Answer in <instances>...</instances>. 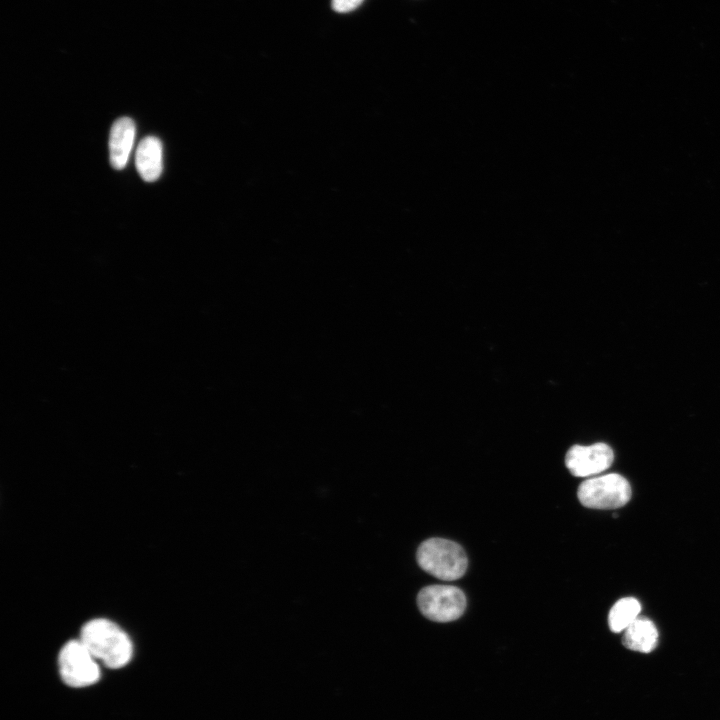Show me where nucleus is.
Segmentation results:
<instances>
[{"mask_svg": "<svg viewBox=\"0 0 720 720\" xmlns=\"http://www.w3.org/2000/svg\"><path fill=\"white\" fill-rule=\"evenodd\" d=\"M80 640L96 659L112 669L125 666L133 655L129 636L107 619L98 618L87 622L82 627Z\"/></svg>", "mask_w": 720, "mask_h": 720, "instance_id": "obj_1", "label": "nucleus"}, {"mask_svg": "<svg viewBox=\"0 0 720 720\" xmlns=\"http://www.w3.org/2000/svg\"><path fill=\"white\" fill-rule=\"evenodd\" d=\"M416 557L424 571L444 581L459 579L465 574L468 566L463 548L443 538H430L424 541L419 546Z\"/></svg>", "mask_w": 720, "mask_h": 720, "instance_id": "obj_2", "label": "nucleus"}, {"mask_svg": "<svg viewBox=\"0 0 720 720\" xmlns=\"http://www.w3.org/2000/svg\"><path fill=\"white\" fill-rule=\"evenodd\" d=\"M577 496L587 508L616 509L630 500L631 486L623 476L610 473L583 481Z\"/></svg>", "mask_w": 720, "mask_h": 720, "instance_id": "obj_3", "label": "nucleus"}, {"mask_svg": "<svg viewBox=\"0 0 720 720\" xmlns=\"http://www.w3.org/2000/svg\"><path fill=\"white\" fill-rule=\"evenodd\" d=\"M58 666L61 679L70 687H87L95 684L100 678L96 658L81 640H71L62 647Z\"/></svg>", "mask_w": 720, "mask_h": 720, "instance_id": "obj_4", "label": "nucleus"}, {"mask_svg": "<svg viewBox=\"0 0 720 720\" xmlns=\"http://www.w3.org/2000/svg\"><path fill=\"white\" fill-rule=\"evenodd\" d=\"M417 604L426 618L435 622H450L464 613L466 597L458 587L430 585L420 590Z\"/></svg>", "mask_w": 720, "mask_h": 720, "instance_id": "obj_5", "label": "nucleus"}, {"mask_svg": "<svg viewBox=\"0 0 720 720\" xmlns=\"http://www.w3.org/2000/svg\"><path fill=\"white\" fill-rule=\"evenodd\" d=\"M614 461L612 448L602 442L591 445H573L566 453L565 465L576 477L597 475L607 470Z\"/></svg>", "mask_w": 720, "mask_h": 720, "instance_id": "obj_6", "label": "nucleus"}, {"mask_svg": "<svg viewBox=\"0 0 720 720\" xmlns=\"http://www.w3.org/2000/svg\"><path fill=\"white\" fill-rule=\"evenodd\" d=\"M135 132V123L129 117H121L113 123L109 136V157L114 169L121 170L126 166Z\"/></svg>", "mask_w": 720, "mask_h": 720, "instance_id": "obj_7", "label": "nucleus"}, {"mask_svg": "<svg viewBox=\"0 0 720 720\" xmlns=\"http://www.w3.org/2000/svg\"><path fill=\"white\" fill-rule=\"evenodd\" d=\"M136 168L146 182L156 181L163 170V148L155 136H147L138 144L136 150Z\"/></svg>", "mask_w": 720, "mask_h": 720, "instance_id": "obj_8", "label": "nucleus"}, {"mask_svg": "<svg viewBox=\"0 0 720 720\" xmlns=\"http://www.w3.org/2000/svg\"><path fill=\"white\" fill-rule=\"evenodd\" d=\"M622 643L629 650L650 653L657 646L658 630L651 620L638 617L624 630Z\"/></svg>", "mask_w": 720, "mask_h": 720, "instance_id": "obj_9", "label": "nucleus"}, {"mask_svg": "<svg viewBox=\"0 0 720 720\" xmlns=\"http://www.w3.org/2000/svg\"><path fill=\"white\" fill-rule=\"evenodd\" d=\"M641 611V604L633 597L618 600L610 609L608 624L612 632L624 631L634 622Z\"/></svg>", "mask_w": 720, "mask_h": 720, "instance_id": "obj_10", "label": "nucleus"}, {"mask_svg": "<svg viewBox=\"0 0 720 720\" xmlns=\"http://www.w3.org/2000/svg\"><path fill=\"white\" fill-rule=\"evenodd\" d=\"M364 0H331L332 9L337 13H348L356 9Z\"/></svg>", "mask_w": 720, "mask_h": 720, "instance_id": "obj_11", "label": "nucleus"}]
</instances>
